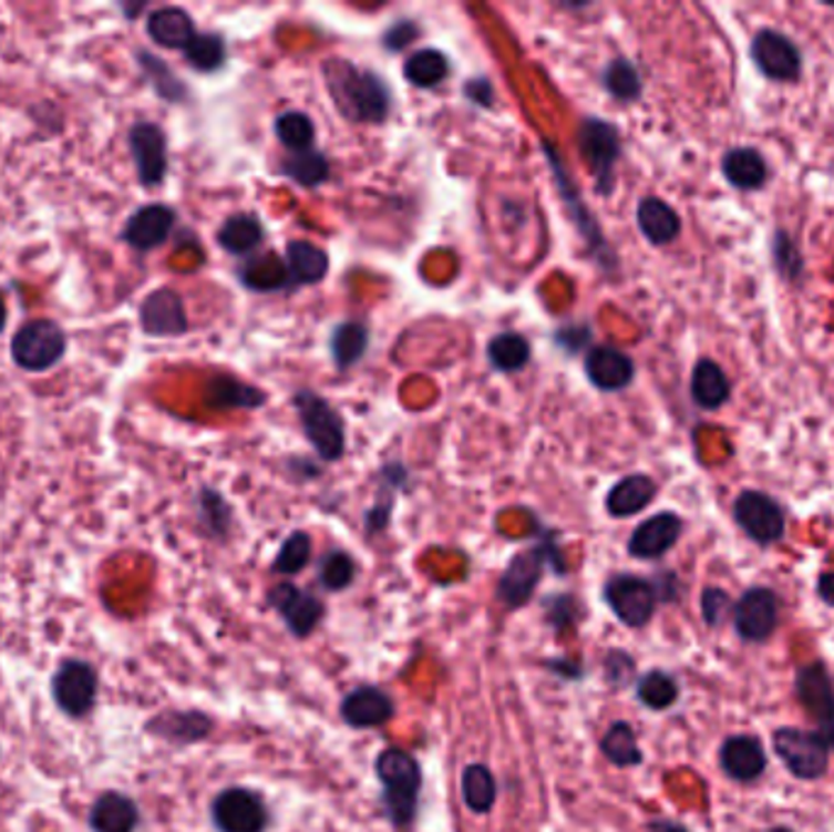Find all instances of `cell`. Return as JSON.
<instances>
[{
  "label": "cell",
  "instance_id": "obj_41",
  "mask_svg": "<svg viewBox=\"0 0 834 832\" xmlns=\"http://www.w3.org/2000/svg\"><path fill=\"white\" fill-rule=\"evenodd\" d=\"M186 64L191 69L200 71V74H213V71L220 69L227 59V44L215 32H198L196 38L188 42L184 50Z\"/></svg>",
  "mask_w": 834,
  "mask_h": 832
},
{
  "label": "cell",
  "instance_id": "obj_33",
  "mask_svg": "<svg viewBox=\"0 0 834 832\" xmlns=\"http://www.w3.org/2000/svg\"><path fill=\"white\" fill-rule=\"evenodd\" d=\"M722 172H724V178H728L732 186L742 188V191H752V188L764 186L766 162L756 150H749V147L732 150V152L724 154Z\"/></svg>",
  "mask_w": 834,
  "mask_h": 832
},
{
  "label": "cell",
  "instance_id": "obj_50",
  "mask_svg": "<svg viewBox=\"0 0 834 832\" xmlns=\"http://www.w3.org/2000/svg\"><path fill=\"white\" fill-rule=\"evenodd\" d=\"M606 89L618 101H635L642 93V81H639L637 69L627 62V59H615L608 64L606 76H603Z\"/></svg>",
  "mask_w": 834,
  "mask_h": 832
},
{
  "label": "cell",
  "instance_id": "obj_9",
  "mask_svg": "<svg viewBox=\"0 0 834 832\" xmlns=\"http://www.w3.org/2000/svg\"><path fill=\"white\" fill-rule=\"evenodd\" d=\"M578 147H581L584 160L596 176L598 191L603 196H608L615 186V164L620 160L618 127L600 117H586L581 130H578Z\"/></svg>",
  "mask_w": 834,
  "mask_h": 832
},
{
  "label": "cell",
  "instance_id": "obj_36",
  "mask_svg": "<svg viewBox=\"0 0 834 832\" xmlns=\"http://www.w3.org/2000/svg\"><path fill=\"white\" fill-rule=\"evenodd\" d=\"M196 513L203 533L210 540H227L229 530H233V509L225 501L223 493L205 486L196 496Z\"/></svg>",
  "mask_w": 834,
  "mask_h": 832
},
{
  "label": "cell",
  "instance_id": "obj_31",
  "mask_svg": "<svg viewBox=\"0 0 834 832\" xmlns=\"http://www.w3.org/2000/svg\"><path fill=\"white\" fill-rule=\"evenodd\" d=\"M691 393H693V401L700 408L715 410V408L728 403L730 381H728V377H724V371L715 364V361L703 359V361H698L696 369H693Z\"/></svg>",
  "mask_w": 834,
  "mask_h": 832
},
{
  "label": "cell",
  "instance_id": "obj_59",
  "mask_svg": "<svg viewBox=\"0 0 834 832\" xmlns=\"http://www.w3.org/2000/svg\"><path fill=\"white\" fill-rule=\"evenodd\" d=\"M8 328V300H6V294L0 291V335L6 332Z\"/></svg>",
  "mask_w": 834,
  "mask_h": 832
},
{
  "label": "cell",
  "instance_id": "obj_48",
  "mask_svg": "<svg viewBox=\"0 0 834 832\" xmlns=\"http://www.w3.org/2000/svg\"><path fill=\"white\" fill-rule=\"evenodd\" d=\"M276 137L291 152H306L316 140V125L306 113L288 111L276 117Z\"/></svg>",
  "mask_w": 834,
  "mask_h": 832
},
{
  "label": "cell",
  "instance_id": "obj_19",
  "mask_svg": "<svg viewBox=\"0 0 834 832\" xmlns=\"http://www.w3.org/2000/svg\"><path fill=\"white\" fill-rule=\"evenodd\" d=\"M752 59L773 81H795L801 76V52L776 30H761L752 42Z\"/></svg>",
  "mask_w": 834,
  "mask_h": 832
},
{
  "label": "cell",
  "instance_id": "obj_3",
  "mask_svg": "<svg viewBox=\"0 0 834 832\" xmlns=\"http://www.w3.org/2000/svg\"><path fill=\"white\" fill-rule=\"evenodd\" d=\"M547 566H552V569L559 574L566 572L562 552L552 537L544 540L537 547L515 554L511 564L505 566L498 588H495V598H498L507 610L527 606L532 596H535V588L539 586L542 574Z\"/></svg>",
  "mask_w": 834,
  "mask_h": 832
},
{
  "label": "cell",
  "instance_id": "obj_29",
  "mask_svg": "<svg viewBox=\"0 0 834 832\" xmlns=\"http://www.w3.org/2000/svg\"><path fill=\"white\" fill-rule=\"evenodd\" d=\"M135 59H137L142 76L150 81V86L162 101L166 103L188 101V86L176 76V71L168 66L162 57H156L154 52L140 47V50H135Z\"/></svg>",
  "mask_w": 834,
  "mask_h": 832
},
{
  "label": "cell",
  "instance_id": "obj_5",
  "mask_svg": "<svg viewBox=\"0 0 834 832\" xmlns=\"http://www.w3.org/2000/svg\"><path fill=\"white\" fill-rule=\"evenodd\" d=\"M99 669L86 659H64L52 674V698L71 720H83L99 703Z\"/></svg>",
  "mask_w": 834,
  "mask_h": 832
},
{
  "label": "cell",
  "instance_id": "obj_51",
  "mask_svg": "<svg viewBox=\"0 0 834 832\" xmlns=\"http://www.w3.org/2000/svg\"><path fill=\"white\" fill-rule=\"evenodd\" d=\"M635 671V661L625 653H610L606 657V677L612 686H625Z\"/></svg>",
  "mask_w": 834,
  "mask_h": 832
},
{
  "label": "cell",
  "instance_id": "obj_46",
  "mask_svg": "<svg viewBox=\"0 0 834 832\" xmlns=\"http://www.w3.org/2000/svg\"><path fill=\"white\" fill-rule=\"evenodd\" d=\"M637 698L651 710H667L679 698V686L667 671L651 669L637 681Z\"/></svg>",
  "mask_w": 834,
  "mask_h": 832
},
{
  "label": "cell",
  "instance_id": "obj_24",
  "mask_svg": "<svg viewBox=\"0 0 834 832\" xmlns=\"http://www.w3.org/2000/svg\"><path fill=\"white\" fill-rule=\"evenodd\" d=\"M586 373L600 391H622L635 377V364L620 349L590 347L586 355Z\"/></svg>",
  "mask_w": 834,
  "mask_h": 832
},
{
  "label": "cell",
  "instance_id": "obj_44",
  "mask_svg": "<svg viewBox=\"0 0 834 832\" xmlns=\"http://www.w3.org/2000/svg\"><path fill=\"white\" fill-rule=\"evenodd\" d=\"M542 608H544V620H547V625L556 635H564L572 630L576 633L578 623L584 620L581 600L572 594H552L544 598Z\"/></svg>",
  "mask_w": 834,
  "mask_h": 832
},
{
  "label": "cell",
  "instance_id": "obj_58",
  "mask_svg": "<svg viewBox=\"0 0 834 832\" xmlns=\"http://www.w3.org/2000/svg\"><path fill=\"white\" fill-rule=\"evenodd\" d=\"M649 832H688V830L679 823H671V820H655V823L649 825Z\"/></svg>",
  "mask_w": 834,
  "mask_h": 832
},
{
  "label": "cell",
  "instance_id": "obj_52",
  "mask_svg": "<svg viewBox=\"0 0 834 832\" xmlns=\"http://www.w3.org/2000/svg\"><path fill=\"white\" fill-rule=\"evenodd\" d=\"M728 606H730V598H728V594H724V590L708 588L703 594V615H706V620L710 625L722 623L724 613H728Z\"/></svg>",
  "mask_w": 834,
  "mask_h": 832
},
{
  "label": "cell",
  "instance_id": "obj_15",
  "mask_svg": "<svg viewBox=\"0 0 834 832\" xmlns=\"http://www.w3.org/2000/svg\"><path fill=\"white\" fill-rule=\"evenodd\" d=\"M734 517L744 533L759 545H771V542H779L783 537V511L766 493H740V499L734 501Z\"/></svg>",
  "mask_w": 834,
  "mask_h": 832
},
{
  "label": "cell",
  "instance_id": "obj_57",
  "mask_svg": "<svg viewBox=\"0 0 834 832\" xmlns=\"http://www.w3.org/2000/svg\"><path fill=\"white\" fill-rule=\"evenodd\" d=\"M144 10H147V3H120V13L125 16L127 22H135Z\"/></svg>",
  "mask_w": 834,
  "mask_h": 832
},
{
  "label": "cell",
  "instance_id": "obj_10",
  "mask_svg": "<svg viewBox=\"0 0 834 832\" xmlns=\"http://www.w3.org/2000/svg\"><path fill=\"white\" fill-rule=\"evenodd\" d=\"M603 598L627 628H645L657 608V588L642 576L618 574L603 586Z\"/></svg>",
  "mask_w": 834,
  "mask_h": 832
},
{
  "label": "cell",
  "instance_id": "obj_23",
  "mask_svg": "<svg viewBox=\"0 0 834 832\" xmlns=\"http://www.w3.org/2000/svg\"><path fill=\"white\" fill-rule=\"evenodd\" d=\"M681 527L683 525L679 521V515L659 513L635 530L627 549H630V554L637 559H657L676 545V540L681 537Z\"/></svg>",
  "mask_w": 834,
  "mask_h": 832
},
{
  "label": "cell",
  "instance_id": "obj_37",
  "mask_svg": "<svg viewBox=\"0 0 834 832\" xmlns=\"http://www.w3.org/2000/svg\"><path fill=\"white\" fill-rule=\"evenodd\" d=\"M600 752L608 759L610 764L627 769V767H637L642 764V750L637 744V735L630 722L618 720L612 722L608 732L603 735L600 740Z\"/></svg>",
  "mask_w": 834,
  "mask_h": 832
},
{
  "label": "cell",
  "instance_id": "obj_54",
  "mask_svg": "<svg viewBox=\"0 0 834 832\" xmlns=\"http://www.w3.org/2000/svg\"><path fill=\"white\" fill-rule=\"evenodd\" d=\"M464 91H466V99L471 103L486 105V107L493 103V86H491V81H486V79H471Z\"/></svg>",
  "mask_w": 834,
  "mask_h": 832
},
{
  "label": "cell",
  "instance_id": "obj_38",
  "mask_svg": "<svg viewBox=\"0 0 834 832\" xmlns=\"http://www.w3.org/2000/svg\"><path fill=\"white\" fill-rule=\"evenodd\" d=\"M405 79L418 89H432L450 76V62L437 50H420L403 66Z\"/></svg>",
  "mask_w": 834,
  "mask_h": 832
},
{
  "label": "cell",
  "instance_id": "obj_11",
  "mask_svg": "<svg viewBox=\"0 0 834 832\" xmlns=\"http://www.w3.org/2000/svg\"><path fill=\"white\" fill-rule=\"evenodd\" d=\"M773 747L783 764L801 779H817L830 764V742L820 732L783 728L773 735Z\"/></svg>",
  "mask_w": 834,
  "mask_h": 832
},
{
  "label": "cell",
  "instance_id": "obj_4",
  "mask_svg": "<svg viewBox=\"0 0 834 832\" xmlns=\"http://www.w3.org/2000/svg\"><path fill=\"white\" fill-rule=\"evenodd\" d=\"M69 352V335L62 322L52 318H34L20 325L10 340V359L25 373H44L62 364Z\"/></svg>",
  "mask_w": 834,
  "mask_h": 832
},
{
  "label": "cell",
  "instance_id": "obj_14",
  "mask_svg": "<svg viewBox=\"0 0 834 832\" xmlns=\"http://www.w3.org/2000/svg\"><path fill=\"white\" fill-rule=\"evenodd\" d=\"M140 328L154 340H172L188 332L184 298L174 288H154L140 304Z\"/></svg>",
  "mask_w": 834,
  "mask_h": 832
},
{
  "label": "cell",
  "instance_id": "obj_55",
  "mask_svg": "<svg viewBox=\"0 0 834 832\" xmlns=\"http://www.w3.org/2000/svg\"><path fill=\"white\" fill-rule=\"evenodd\" d=\"M544 667H547L552 674H556V677H564L569 681L584 677L581 665H576L574 659H552V661H544Z\"/></svg>",
  "mask_w": 834,
  "mask_h": 832
},
{
  "label": "cell",
  "instance_id": "obj_2",
  "mask_svg": "<svg viewBox=\"0 0 834 832\" xmlns=\"http://www.w3.org/2000/svg\"><path fill=\"white\" fill-rule=\"evenodd\" d=\"M373 769H377V779L383 789L381 805L385 815H389L393 828L410 830L415 823L422 791L420 762L410 752L389 747L377 757Z\"/></svg>",
  "mask_w": 834,
  "mask_h": 832
},
{
  "label": "cell",
  "instance_id": "obj_6",
  "mask_svg": "<svg viewBox=\"0 0 834 832\" xmlns=\"http://www.w3.org/2000/svg\"><path fill=\"white\" fill-rule=\"evenodd\" d=\"M294 403L303 423L306 438L325 462H337L344 454V425L337 410L312 391L296 393Z\"/></svg>",
  "mask_w": 834,
  "mask_h": 832
},
{
  "label": "cell",
  "instance_id": "obj_30",
  "mask_svg": "<svg viewBox=\"0 0 834 832\" xmlns=\"http://www.w3.org/2000/svg\"><path fill=\"white\" fill-rule=\"evenodd\" d=\"M286 267L291 284L310 286L325 279V274L330 269V259L320 247L306 243V239H296L286 247Z\"/></svg>",
  "mask_w": 834,
  "mask_h": 832
},
{
  "label": "cell",
  "instance_id": "obj_53",
  "mask_svg": "<svg viewBox=\"0 0 834 832\" xmlns=\"http://www.w3.org/2000/svg\"><path fill=\"white\" fill-rule=\"evenodd\" d=\"M415 34H418V28L413 25V22H410V20H398L395 25L383 34L385 50H391V52L403 50L405 44H410V42L415 40Z\"/></svg>",
  "mask_w": 834,
  "mask_h": 832
},
{
  "label": "cell",
  "instance_id": "obj_12",
  "mask_svg": "<svg viewBox=\"0 0 834 832\" xmlns=\"http://www.w3.org/2000/svg\"><path fill=\"white\" fill-rule=\"evenodd\" d=\"M266 603H269V608L281 615L286 628L291 630L294 637H300V640L312 635V630H316L320 620L325 618V603L316 594H310L306 588H298L291 582L271 586L269 594H266Z\"/></svg>",
  "mask_w": 834,
  "mask_h": 832
},
{
  "label": "cell",
  "instance_id": "obj_20",
  "mask_svg": "<svg viewBox=\"0 0 834 832\" xmlns=\"http://www.w3.org/2000/svg\"><path fill=\"white\" fill-rule=\"evenodd\" d=\"M544 152H547V162L552 166V174H554V181H556V188H559L564 203L569 205V213L572 218L578 227V233H581V237L588 243L590 251L594 255H600V251H608V245H606V237H603L600 227L596 223L594 215L588 213V208L581 201V193H578L576 184L569 178V174H566V168L562 164V156L556 150H552L549 142H544Z\"/></svg>",
  "mask_w": 834,
  "mask_h": 832
},
{
  "label": "cell",
  "instance_id": "obj_18",
  "mask_svg": "<svg viewBox=\"0 0 834 832\" xmlns=\"http://www.w3.org/2000/svg\"><path fill=\"white\" fill-rule=\"evenodd\" d=\"M340 716L349 728L373 730L393 720L395 703L379 686H357L342 698Z\"/></svg>",
  "mask_w": 834,
  "mask_h": 832
},
{
  "label": "cell",
  "instance_id": "obj_39",
  "mask_svg": "<svg viewBox=\"0 0 834 832\" xmlns=\"http://www.w3.org/2000/svg\"><path fill=\"white\" fill-rule=\"evenodd\" d=\"M369 345V332L364 325L359 322H342L340 328H334L330 349H332V359L337 369H349L352 364L364 357Z\"/></svg>",
  "mask_w": 834,
  "mask_h": 832
},
{
  "label": "cell",
  "instance_id": "obj_35",
  "mask_svg": "<svg viewBox=\"0 0 834 832\" xmlns=\"http://www.w3.org/2000/svg\"><path fill=\"white\" fill-rule=\"evenodd\" d=\"M205 401H208V405L213 408L227 410V408H257L266 401V398L261 391L251 389V386L220 373V377H213L208 386H205Z\"/></svg>",
  "mask_w": 834,
  "mask_h": 832
},
{
  "label": "cell",
  "instance_id": "obj_43",
  "mask_svg": "<svg viewBox=\"0 0 834 832\" xmlns=\"http://www.w3.org/2000/svg\"><path fill=\"white\" fill-rule=\"evenodd\" d=\"M354 578H357V562L352 559V554L342 549L325 554L318 566V582L325 590H330V594H340V590H347L354 584Z\"/></svg>",
  "mask_w": 834,
  "mask_h": 832
},
{
  "label": "cell",
  "instance_id": "obj_8",
  "mask_svg": "<svg viewBox=\"0 0 834 832\" xmlns=\"http://www.w3.org/2000/svg\"><path fill=\"white\" fill-rule=\"evenodd\" d=\"M127 150L142 188H156L168 174V140L162 125L137 120L127 130Z\"/></svg>",
  "mask_w": 834,
  "mask_h": 832
},
{
  "label": "cell",
  "instance_id": "obj_27",
  "mask_svg": "<svg viewBox=\"0 0 834 832\" xmlns=\"http://www.w3.org/2000/svg\"><path fill=\"white\" fill-rule=\"evenodd\" d=\"M657 496V484L645 474H632L618 481L608 493L606 509L612 517H630L642 513Z\"/></svg>",
  "mask_w": 834,
  "mask_h": 832
},
{
  "label": "cell",
  "instance_id": "obj_25",
  "mask_svg": "<svg viewBox=\"0 0 834 832\" xmlns=\"http://www.w3.org/2000/svg\"><path fill=\"white\" fill-rule=\"evenodd\" d=\"M144 28H147L150 40L154 44L164 47V50H181V52H184L188 42L198 34L196 22H193V18L186 13V10L178 6H164V8L152 10V13L147 16V22H144Z\"/></svg>",
  "mask_w": 834,
  "mask_h": 832
},
{
  "label": "cell",
  "instance_id": "obj_40",
  "mask_svg": "<svg viewBox=\"0 0 834 832\" xmlns=\"http://www.w3.org/2000/svg\"><path fill=\"white\" fill-rule=\"evenodd\" d=\"M281 172L291 178L294 184L312 188L328 181L330 164L328 160H325V154L316 150H306V152H294L291 156H286L281 164Z\"/></svg>",
  "mask_w": 834,
  "mask_h": 832
},
{
  "label": "cell",
  "instance_id": "obj_7",
  "mask_svg": "<svg viewBox=\"0 0 834 832\" xmlns=\"http://www.w3.org/2000/svg\"><path fill=\"white\" fill-rule=\"evenodd\" d=\"M210 818L217 832H264L269 808L254 789L227 787L213 799Z\"/></svg>",
  "mask_w": 834,
  "mask_h": 832
},
{
  "label": "cell",
  "instance_id": "obj_45",
  "mask_svg": "<svg viewBox=\"0 0 834 832\" xmlns=\"http://www.w3.org/2000/svg\"><path fill=\"white\" fill-rule=\"evenodd\" d=\"M488 359L498 371H517L529 361V342L517 332H503L488 345Z\"/></svg>",
  "mask_w": 834,
  "mask_h": 832
},
{
  "label": "cell",
  "instance_id": "obj_21",
  "mask_svg": "<svg viewBox=\"0 0 834 832\" xmlns=\"http://www.w3.org/2000/svg\"><path fill=\"white\" fill-rule=\"evenodd\" d=\"M779 623V600L769 588H749L737 603L734 625L744 640H766L776 630Z\"/></svg>",
  "mask_w": 834,
  "mask_h": 832
},
{
  "label": "cell",
  "instance_id": "obj_47",
  "mask_svg": "<svg viewBox=\"0 0 834 832\" xmlns=\"http://www.w3.org/2000/svg\"><path fill=\"white\" fill-rule=\"evenodd\" d=\"M310 557H312L310 535L303 533V530H296V533H291L284 540V545L281 549H278L276 559L271 564V572L281 576H294L306 569Z\"/></svg>",
  "mask_w": 834,
  "mask_h": 832
},
{
  "label": "cell",
  "instance_id": "obj_22",
  "mask_svg": "<svg viewBox=\"0 0 834 832\" xmlns=\"http://www.w3.org/2000/svg\"><path fill=\"white\" fill-rule=\"evenodd\" d=\"M140 805L120 791H103L89 811L91 832H137Z\"/></svg>",
  "mask_w": 834,
  "mask_h": 832
},
{
  "label": "cell",
  "instance_id": "obj_32",
  "mask_svg": "<svg viewBox=\"0 0 834 832\" xmlns=\"http://www.w3.org/2000/svg\"><path fill=\"white\" fill-rule=\"evenodd\" d=\"M462 795L471 813L486 815L498 799V781L486 764H469L462 771Z\"/></svg>",
  "mask_w": 834,
  "mask_h": 832
},
{
  "label": "cell",
  "instance_id": "obj_42",
  "mask_svg": "<svg viewBox=\"0 0 834 832\" xmlns=\"http://www.w3.org/2000/svg\"><path fill=\"white\" fill-rule=\"evenodd\" d=\"M241 281L249 288H257V291H276V288L291 281V276H288L286 261H281L276 255H269L249 259L247 267L241 269Z\"/></svg>",
  "mask_w": 834,
  "mask_h": 832
},
{
  "label": "cell",
  "instance_id": "obj_34",
  "mask_svg": "<svg viewBox=\"0 0 834 832\" xmlns=\"http://www.w3.org/2000/svg\"><path fill=\"white\" fill-rule=\"evenodd\" d=\"M264 239L261 223L249 213H237L233 218L223 223L217 230V245H220L229 255H249L257 249Z\"/></svg>",
  "mask_w": 834,
  "mask_h": 832
},
{
  "label": "cell",
  "instance_id": "obj_1",
  "mask_svg": "<svg viewBox=\"0 0 834 832\" xmlns=\"http://www.w3.org/2000/svg\"><path fill=\"white\" fill-rule=\"evenodd\" d=\"M325 81L340 111L352 123H383L391 113V89L369 69L349 64L347 59H328L322 66Z\"/></svg>",
  "mask_w": 834,
  "mask_h": 832
},
{
  "label": "cell",
  "instance_id": "obj_26",
  "mask_svg": "<svg viewBox=\"0 0 834 832\" xmlns=\"http://www.w3.org/2000/svg\"><path fill=\"white\" fill-rule=\"evenodd\" d=\"M720 762H722V769L728 771L732 779L752 781L761 774V771H764L766 754L759 740L740 735V738H730L722 744Z\"/></svg>",
  "mask_w": 834,
  "mask_h": 832
},
{
  "label": "cell",
  "instance_id": "obj_13",
  "mask_svg": "<svg viewBox=\"0 0 834 832\" xmlns=\"http://www.w3.org/2000/svg\"><path fill=\"white\" fill-rule=\"evenodd\" d=\"M174 227L176 210L172 205L144 203L130 213L123 230H120V243H125L140 255H147L152 249H159L174 235Z\"/></svg>",
  "mask_w": 834,
  "mask_h": 832
},
{
  "label": "cell",
  "instance_id": "obj_49",
  "mask_svg": "<svg viewBox=\"0 0 834 832\" xmlns=\"http://www.w3.org/2000/svg\"><path fill=\"white\" fill-rule=\"evenodd\" d=\"M403 479H405V469L401 464L383 469V474H381V481H383L381 499L383 501H377V505H373V509L367 513V533L369 535H377V533H381V530H385V525H389L391 511H393V491L401 489Z\"/></svg>",
  "mask_w": 834,
  "mask_h": 832
},
{
  "label": "cell",
  "instance_id": "obj_28",
  "mask_svg": "<svg viewBox=\"0 0 834 832\" xmlns=\"http://www.w3.org/2000/svg\"><path fill=\"white\" fill-rule=\"evenodd\" d=\"M637 225L651 245H669L681 233V220L671 205L651 196L639 203Z\"/></svg>",
  "mask_w": 834,
  "mask_h": 832
},
{
  "label": "cell",
  "instance_id": "obj_56",
  "mask_svg": "<svg viewBox=\"0 0 834 832\" xmlns=\"http://www.w3.org/2000/svg\"><path fill=\"white\" fill-rule=\"evenodd\" d=\"M817 590H820V596L825 598L827 603H834V574H822L820 584H817Z\"/></svg>",
  "mask_w": 834,
  "mask_h": 832
},
{
  "label": "cell",
  "instance_id": "obj_17",
  "mask_svg": "<svg viewBox=\"0 0 834 832\" xmlns=\"http://www.w3.org/2000/svg\"><path fill=\"white\" fill-rule=\"evenodd\" d=\"M795 691L810 718L817 720V726L822 728V738L834 744V689L825 667L807 665L797 671Z\"/></svg>",
  "mask_w": 834,
  "mask_h": 832
},
{
  "label": "cell",
  "instance_id": "obj_16",
  "mask_svg": "<svg viewBox=\"0 0 834 832\" xmlns=\"http://www.w3.org/2000/svg\"><path fill=\"white\" fill-rule=\"evenodd\" d=\"M144 730L174 747H188L208 740L215 730V720L205 710H162L144 722Z\"/></svg>",
  "mask_w": 834,
  "mask_h": 832
}]
</instances>
